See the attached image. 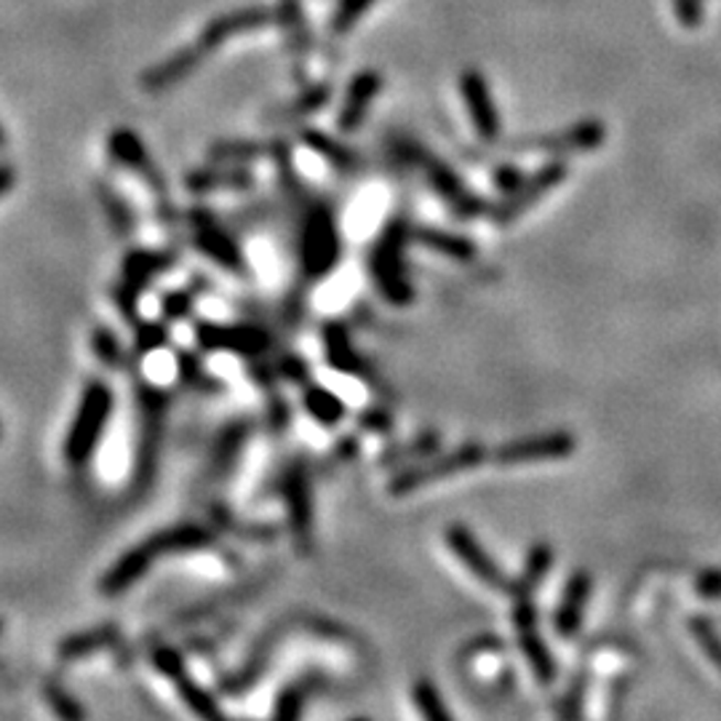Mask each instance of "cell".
<instances>
[{"label": "cell", "mask_w": 721, "mask_h": 721, "mask_svg": "<svg viewBox=\"0 0 721 721\" xmlns=\"http://www.w3.org/2000/svg\"><path fill=\"white\" fill-rule=\"evenodd\" d=\"M214 546H217V532H214L212 527H204V524L198 521L174 524V527H166L161 529V532L144 537L134 548L120 553L116 564L107 569L103 580H99V593L107 599L120 596V593L129 591L131 585H137L139 580L150 572V567H153L155 561L176 553H195V550H206Z\"/></svg>", "instance_id": "6da1fadb"}, {"label": "cell", "mask_w": 721, "mask_h": 721, "mask_svg": "<svg viewBox=\"0 0 721 721\" xmlns=\"http://www.w3.org/2000/svg\"><path fill=\"white\" fill-rule=\"evenodd\" d=\"M112 412H116V394H112L110 385L99 377L88 379L73 422L67 428L65 444H62V454H65V463L69 467L80 471V467L92 463Z\"/></svg>", "instance_id": "7a4b0ae2"}, {"label": "cell", "mask_w": 721, "mask_h": 721, "mask_svg": "<svg viewBox=\"0 0 721 721\" xmlns=\"http://www.w3.org/2000/svg\"><path fill=\"white\" fill-rule=\"evenodd\" d=\"M409 238H412V227L401 217L388 219L369 255L372 281L379 297L394 308H409L415 302V287L409 281L407 259H403Z\"/></svg>", "instance_id": "3957f363"}, {"label": "cell", "mask_w": 721, "mask_h": 721, "mask_svg": "<svg viewBox=\"0 0 721 721\" xmlns=\"http://www.w3.org/2000/svg\"><path fill=\"white\" fill-rule=\"evenodd\" d=\"M169 394L158 385L137 383V407H139V435L134 452V471H131V492L144 495L158 473V454H161L163 428H166Z\"/></svg>", "instance_id": "277c9868"}, {"label": "cell", "mask_w": 721, "mask_h": 721, "mask_svg": "<svg viewBox=\"0 0 721 721\" xmlns=\"http://www.w3.org/2000/svg\"><path fill=\"white\" fill-rule=\"evenodd\" d=\"M300 273L305 281H324L337 268L343 257V238H340L337 217L324 201H313L305 208L300 230Z\"/></svg>", "instance_id": "5b68a950"}, {"label": "cell", "mask_w": 721, "mask_h": 721, "mask_svg": "<svg viewBox=\"0 0 721 721\" xmlns=\"http://www.w3.org/2000/svg\"><path fill=\"white\" fill-rule=\"evenodd\" d=\"M486 458H489V452H486L481 441H465V444L452 449V452H435L433 458L422 460V463L401 467L388 481V495L407 497L412 492L426 489L428 484H435V481L460 476L465 471H476L478 465L486 463Z\"/></svg>", "instance_id": "8992f818"}, {"label": "cell", "mask_w": 721, "mask_h": 721, "mask_svg": "<svg viewBox=\"0 0 721 721\" xmlns=\"http://www.w3.org/2000/svg\"><path fill=\"white\" fill-rule=\"evenodd\" d=\"M398 155L403 158L407 163H412V166L422 169V174H426L428 185L435 190V195H439L444 204L452 208L454 217L460 219H476L481 214H489L492 206L486 204L484 198L476 193H471L467 185L463 180H460V174H454L452 169L446 166L441 158L430 155L426 148H420L417 142H401L398 144Z\"/></svg>", "instance_id": "52a82bcc"}, {"label": "cell", "mask_w": 721, "mask_h": 721, "mask_svg": "<svg viewBox=\"0 0 721 721\" xmlns=\"http://www.w3.org/2000/svg\"><path fill=\"white\" fill-rule=\"evenodd\" d=\"M606 142V126L596 118L578 120L567 129L548 131V134H532L521 139H510L508 144H499L505 153H542L553 158L593 153Z\"/></svg>", "instance_id": "ba28073f"}, {"label": "cell", "mask_w": 721, "mask_h": 721, "mask_svg": "<svg viewBox=\"0 0 721 721\" xmlns=\"http://www.w3.org/2000/svg\"><path fill=\"white\" fill-rule=\"evenodd\" d=\"M567 176H569V166L564 161H559V158H556V161H548L546 166L537 169L535 174L524 176V180L518 182L514 190L505 193L503 201H497V204L492 206V212H489L492 223L514 225L516 219H521L535 204H540L548 193H553V190L567 180Z\"/></svg>", "instance_id": "9c48e42d"}, {"label": "cell", "mask_w": 721, "mask_h": 721, "mask_svg": "<svg viewBox=\"0 0 721 721\" xmlns=\"http://www.w3.org/2000/svg\"><path fill=\"white\" fill-rule=\"evenodd\" d=\"M195 345L204 353H233V356L257 360L273 347V337L255 324H217L198 321L195 324Z\"/></svg>", "instance_id": "30bf717a"}, {"label": "cell", "mask_w": 721, "mask_h": 721, "mask_svg": "<svg viewBox=\"0 0 721 721\" xmlns=\"http://www.w3.org/2000/svg\"><path fill=\"white\" fill-rule=\"evenodd\" d=\"M283 503H287L289 532H292L294 548L300 556H308L313 550L315 540V510H313V489H310L308 463L294 460L283 473Z\"/></svg>", "instance_id": "8fae6325"}, {"label": "cell", "mask_w": 721, "mask_h": 721, "mask_svg": "<svg viewBox=\"0 0 721 721\" xmlns=\"http://www.w3.org/2000/svg\"><path fill=\"white\" fill-rule=\"evenodd\" d=\"M444 540H446V548L452 550V556H458L460 564H463L481 585H486L495 593L510 596V591H514V578H508V572L492 559L489 550L481 546L476 535H473L465 524H449Z\"/></svg>", "instance_id": "7c38bea8"}, {"label": "cell", "mask_w": 721, "mask_h": 721, "mask_svg": "<svg viewBox=\"0 0 721 721\" xmlns=\"http://www.w3.org/2000/svg\"><path fill=\"white\" fill-rule=\"evenodd\" d=\"M187 219L190 230H193V246L201 255L212 259L214 265H219V268L233 276H244L246 270H249L240 244L219 225V219L214 217L212 212H206V208H190Z\"/></svg>", "instance_id": "4fadbf2b"}, {"label": "cell", "mask_w": 721, "mask_h": 721, "mask_svg": "<svg viewBox=\"0 0 721 721\" xmlns=\"http://www.w3.org/2000/svg\"><path fill=\"white\" fill-rule=\"evenodd\" d=\"M150 663H153L155 670H161L172 687L180 692L182 703H185L195 717L201 719H223V708H219V700L214 698L212 692L204 685H198V679H193V674L187 670L185 657H182L180 649L174 647H155L153 655H150Z\"/></svg>", "instance_id": "5bb4252c"}, {"label": "cell", "mask_w": 721, "mask_h": 721, "mask_svg": "<svg viewBox=\"0 0 721 721\" xmlns=\"http://www.w3.org/2000/svg\"><path fill=\"white\" fill-rule=\"evenodd\" d=\"M578 449V439L569 430H548V433L521 435L499 444L489 452L492 463L499 467H514L524 463H540V460H567Z\"/></svg>", "instance_id": "9a60e30c"}, {"label": "cell", "mask_w": 721, "mask_h": 721, "mask_svg": "<svg viewBox=\"0 0 721 721\" xmlns=\"http://www.w3.org/2000/svg\"><path fill=\"white\" fill-rule=\"evenodd\" d=\"M107 155H110L120 169L137 174L139 180L148 185L150 193L158 195V201H161L163 208L169 206L166 204V176L161 174L158 163L150 158L148 148H144L142 137H139L137 131L126 129V126L112 129L110 134H107Z\"/></svg>", "instance_id": "2e32d148"}, {"label": "cell", "mask_w": 721, "mask_h": 721, "mask_svg": "<svg viewBox=\"0 0 721 721\" xmlns=\"http://www.w3.org/2000/svg\"><path fill=\"white\" fill-rule=\"evenodd\" d=\"M270 24H278L276 6L268 9V6H244V9H233L227 14L214 17L212 22H206V28L201 30L198 46L204 49L206 54L217 52L219 46H225L227 41L240 33H255V30L270 28Z\"/></svg>", "instance_id": "e0dca14e"}, {"label": "cell", "mask_w": 721, "mask_h": 721, "mask_svg": "<svg viewBox=\"0 0 721 721\" xmlns=\"http://www.w3.org/2000/svg\"><path fill=\"white\" fill-rule=\"evenodd\" d=\"M460 92H463L467 116L473 120V129L481 142L495 144L499 142V131H503V120H499V110L492 99L489 84L478 69H465L460 78Z\"/></svg>", "instance_id": "ac0fdd59"}, {"label": "cell", "mask_w": 721, "mask_h": 721, "mask_svg": "<svg viewBox=\"0 0 721 721\" xmlns=\"http://www.w3.org/2000/svg\"><path fill=\"white\" fill-rule=\"evenodd\" d=\"M385 78L377 69H360V73L353 75V80L347 84L343 107L337 112V126L343 134H356V131L364 126L366 116H369L372 105L383 92Z\"/></svg>", "instance_id": "d6986e66"}, {"label": "cell", "mask_w": 721, "mask_h": 721, "mask_svg": "<svg viewBox=\"0 0 721 721\" xmlns=\"http://www.w3.org/2000/svg\"><path fill=\"white\" fill-rule=\"evenodd\" d=\"M206 56L208 54L198 46V41L190 43V46H182L180 52L169 54L163 62L144 69L142 78H139V86H142L148 94L169 92V88L180 86L182 80H187L195 69L204 65Z\"/></svg>", "instance_id": "ffe728a7"}, {"label": "cell", "mask_w": 721, "mask_h": 721, "mask_svg": "<svg viewBox=\"0 0 721 721\" xmlns=\"http://www.w3.org/2000/svg\"><path fill=\"white\" fill-rule=\"evenodd\" d=\"M591 593H593L591 572H588V569H578V572H572V578L567 580L564 593H561L559 604H556V610H553L556 636L564 638V642L567 638L578 636V631L583 628Z\"/></svg>", "instance_id": "44dd1931"}, {"label": "cell", "mask_w": 721, "mask_h": 721, "mask_svg": "<svg viewBox=\"0 0 721 721\" xmlns=\"http://www.w3.org/2000/svg\"><path fill=\"white\" fill-rule=\"evenodd\" d=\"M257 185V176L244 166V163H214L212 166H198L185 174V187L193 195L208 193H244Z\"/></svg>", "instance_id": "7402d4cb"}, {"label": "cell", "mask_w": 721, "mask_h": 721, "mask_svg": "<svg viewBox=\"0 0 721 721\" xmlns=\"http://www.w3.org/2000/svg\"><path fill=\"white\" fill-rule=\"evenodd\" d=\"M287 631H289V625H283V620H281V623H276L273 628L265 631L262 638H259V642L255 644V649L249 653V660H246L244 666L236 670V674L227 676V679H225L223 689L227 695L246 692V689H251L259 679H262V674L268 670L270 660H273L278 644L287 638Z\"/></svg>", "instance_id": "603a6c76"}, {"label": "cell", "mask_w": 721, "mask_h": 721, "mask_svg": "<svg viewBox=\"0 0 721 721\" xmlns=\"http://www.w3.org/2000/svg\"><path fill=\"white\" fill-rule=\"evenodd\" d=\"M321 345H324L326 364L332 366L334 372L353 377H372L369 364H366V358L356 351L351 332H347L343 321H326V324L321 326Z\"/></svg>", "instance_id": "cb8c5ba5"}, {"label": "cell", "mask_w": 721, "mask_h": 721, "mask_svg": "<svg viewBox=\"0 0 721 721\" xmlns=\"http://www.w3.org/2000/svg\"><path fill=\"white\" fill-rule=\"evenodd\" d=\"M251 435V422L249 420H233L230 426L223 428V433L217 435L212 449V458H208L206 465V484H219L236 471L238 458L244 454L246 441Z\"/></svg>", "instance_id": "d4e9b609"}, {"label": "cell", "mask_w": 721, "mask_h": 721, "mask_svg": "<svg viewBox=\"0 0 721 721\" xmlns=\"http://www.w3.org/2000/svg\"><path fill=\"white\" fill-rule=\"evenodd\" d=\"M176 265V255L166 249H134L123 257V265H120V273L123 278L120 281L129 289H134L137 294H142L144 289L150 287V281L158 276L169 273Z\"/></svg>", "instance_id": "484cf974"}, {"label": "cell", "mask_w": 721, "mask_h": 721, "mask_svg": "<svg viewBox=\"0 0 721 721\" xmlns=\"http://www.w3.org/2000/svg\"><path fill=\"white\" fill-rule=\"evenodd\" d=\"M441 430H422V433L412 435L409 441H401V444H394L385 449L383 454L377 458V465L383 471H401V467H409L415 463H422V460L433 458L435 452L441 449Z\"/></svg>", "instance_id": "4316f807"}, {"label": "cell", "mask_w": 721, "mask_h": 721, "mask_svg": "<svg viewBox=\"0 0 721 721\" xmlns=\"http://www.w3.org/2000/svg\"><path fill=\"white\" fill-rule=\"evenodd\" d=\"M118 638H120V628L116 623L94 625V628L80 631V634L62 638V642L56 644V655H60V660H65V663L84 660V657H88V655L110 649Z\"/></svg>", "instance_id": "83f0119b"}, {"label": "cell", "mask_w": 721, "mask_h": 721, "mask_svg": "<svg viewBox=\"0 0 721 721\" xmlns=\"http://www.w3.org/2000/svg\"><path fill=\"white\" fill-rule=\"evenodd\" d=\"M412 240H417L426 249L435 251V255L454 259V262H473L478 257V246L473 244L467 236H460V233L441 230V227H412Z\"/></svg>", "instance_id": "f1b7e54d"}, {"label": "cell", "mask_w": 721, "mask_h": 721, "mask_svg": "<svg viewBox=\"0 0 721 721\" xmlns=\"http://www.w3.org/2000/svg\"><path fill=\"white\" fill-rule=\"evenodd\" d=\"M300 142L305 144L310 153L324 158L329 166H334L337 172L353 174L360 169V155L356 153V150L347 148V144L340 142V139L326 134V131L308 126V129L300 131Z\"/></svg>", "instance_id": "f546056e"}, {"label": "cell", "mask_w": 721, "mask_h": 721, "mask_svg": "<svg viewBox=\"0 0 721 721\" xmlns=\"http://www.w3.org/2000/svg\"><path fill=\"white\" fill-rule=\"evenodd\" d=\"M278 24L287 30L289 37V54L294 56V62H308L310 49H313V33H310V22L305 9H302L300 0H278L276 3Z\"/></svg>", "instance_id": "4dcf8cb0"}, {"label": "cell", "mask_w": 721, "mask_h": 721, "mask_svg": "<svg viewBox=\"0 0 721 721\" xmlns=\"http://www.w3.org/2000/svg\"><path fill=\"white\" fill-rule=\"evenodd\" d=\"M302 409H305L321 428H337L347 417L343 398L319 383H305V388H302Z\"/></svg>", "instance_id": "1f68e13d"}, {"label": "cell", "mask_w": 721, "mask_h": 721, "mask_svg": "<svg viewBox=\"0 0 721 721\" xmlns=\"http://www.w3.org/2000/svg\"><path fill=\"white\" fill-rule=\"evenodd\" d=\"M518 634V647H521L524 657H527V666L532 668L535 681L540 687H550L559 676V668H556L553 655H550V647L546 644V638L540 636L537 628H524L516 631Z\"/></svg>", "instance_id": "d6a6232c"}, {"label": "cell", "mask_w": 721, "mask_h": 721, "mask_svg": "<svg viewBox=\"0 0 721 721\" xmlns=\"http://www.w3.org/2000/svg\"><path fill=\"white\" fill-rule=\"evenodd\" d=\"M550 567H553V548L548 542H535L529 548L527 559H524V569L514 580V591H510V599H532V593L546 583Z\"/></svg>", "instance_id": "836d02e7"}, {"label": "cell", "mask_w": 721, "mask_h": 721, "mask_svg": "<svg viewBox=\"0 0 721 721\" xmlns=\"http://www.w3.org/2000/svg\"><path fill=\"white\" fill-rule=\"evenodd\" d=\"M332 94H334V88L329 80L310 84L302 88L300 94H297L292 103L283 105L273 118L278 120V123H294V120H305L310 116H315L319 110H324V107L332 103Z\"/></svg>", "instance_id": "e575fe53"}, {"label": "cell", "mask_w": 721, "mask_h": 721, "mask_svg": "<svg viewBox=\"0 0 721 721\" xmlns=\"http://www.w3.org/2000/svg\"><path fill=\"white\" fill-rule=\"evenodd\" d=\"M97 198H99V206H103L107 223L112 227V233H116L118 238H129L137 227L134 208L129 206V201H126L123 195L105 180L97 182Z\"/></svg>", "instance_id": "d590c367"}, {"label": "cell", "mask_w": 721, "mask_h": 721, "mask_svg": "<svg viewBox=\"0 0 721 721\" xmlns=\"http://www.w3.org/2000/svg\"><path fill=\"white\" fill-rule=\"evenodd\" d=\"M321 685V679L315 674L310 676H300V679L292 681V685H287L278 692L276 698V706H273V719H281V721H292V719H300L302 711H305L308 700L313 698L315 687Z\"/></svg>", "instance_id": "8d00e7d4"}, {"label": "cell", "mask_w": 721, "mask_h": 721, "mask_svg": "<svg viewBox=\"0 0 721 721\" xmlns=\"http://www.w3.org/2000/svg\"><path fill=\"white\" fill-rule=\"evenodd\" d=\"M262 155H270V142H257V139H217L206 150L208 161L244 163V166Z\"/></svg>", "instance_id": "74e56055"}, {"label": "cell", "mask_w": 721, "mask_h": 721, "mask_svg": "<svg viewBox=\"0 0 721 721\" xmlns=\"http://www.w3.org/2000/svg\"><path fill=\"white\" fill-rule=\"evenodd\" d=\"M92 347L97 353V358L103 360L107 369H129L131 356L126 353V347L120 345L116 332H110L107 326H97L92 332Z\"/></svg>", "instance_id": "f35d334b"}, {"label": "cell", "mask_w": 721, "mask_h": 721, "mask_svg": "<svg viewBox=\"0 0 721 721\" xmlns=\"http://www.w3.org/2000/svg\"><path fill=\"white\" fill-rule=\"evenodd\" d=\"M131 332H134V353L139 358L150 356V353L155 351H163V347L172 343V332H169V326L163 324V321L142 319L131 326Z\"/></svg>", "instance_id": "ab89813d"}, {"label": "cell", "mask_w": 721, "mask_h": 721, "mask_svg": "<svg viewBox=\"0 0 721 721\" xmlns=\"http://www.w3.org/2000/svg\"><path fill=\"white\" fill-rule=\"evenodd\" d=\"M412 700H415L417 711H420L422 719H430V721H449V719H452V713H449L444 700H441V692L435 689L433 681L426 679V676L415 681Z\"/></svg>", "instance_id": "60d3db41"}, {"label": "cell", "mask_w": 721, "mask_h": 721, "mask_svg": "<svg viewBox=\"0 0 721 721\" xmlns=\"http://www.w3.org/2000/svg\"><path fill=\"white\" fill-rule=\"evenodd\" d=\"M689 634L695 636L698 647L703 649L708 660L713 663V668L721 674V634H719L717 625H713L711 620L703 615H695V617H689Z\"/></svg>", "instance_id": "b9f144b4"}, {"label": "cell", "mask_w": 721, "mask_h": 721, "mask_svg": "<svg viewBox=\"0 0 721 721\" xmlns=\"http://www.w3.org/2000/svg\"><path fill=\"white\" fill-rule=\"evenodd\" d=\"M375 3L377 0H337L332 19H329V30L334 35H347Z\"/></svg>", "instance_id": "7bdbcfd3"}, {"label": "cell", "mask_w": 721, "mask_h": 721, "mask_svg": "<svg viewBox=\"0 0 721 721\" xmlns=\"http://www.w3.org/2000/svg\"><path fill=\"white\" fill-rule=\"evenodd\" d=\"M176 366H180V379L185 385H190V388H198V390H219V388H223L217 379L208 375L204 360H201L198 356H193V353L180 351Z\"/></svg>", "instance_id": "ee69618b"}, {"label": "cell", "mask_w": 721, "mask_h": 721, "mask_svg": "<svg viewBox=\"0 0 721 721\" xmlns=\"http://www.w3.org/2000/svg\"><path fill=\"white\" fill-rule=\"evenodd\" d=\"M43 692H46V703L52 706V711L60 719H65V721H80V719L86 717V711H84V708H80L78 700H75L65 687L56 685V681H49Z\"/></svg>", "instance_id": "f6af8a7d"}, {"label": "cell", "mask_w": 721, "mask_h": 721, "mask_svg": "<svg viewBox=\"0 0 721 721\" xmlns=\"http://www.w3.org/2000/svg\"><path fill=\"white\" fill-rule=\"evenodd\" d=\"M585 689H588V670H578L572 679V685L564 695H561V703L556 708L561 719H578L583 713V700H585Z\"/></svg>", "instance_id": "bcb514c9"}, {"label": "cell", "mask_w": 721, "mask_h": 721, "mask_svg": "<svg viewBox=\"0 0 721 721\" xmlns=\"http://www.w3.org/2000/svg\"><path fill=\"white\" fill-rule=\"evenodd\" d=\"M195 308V292L193 289H174L166 292L161 300V313L166 321H182L193 313Z\"/></svg>", "instance_id": "7dc6e473"}, {"label": "cell", "mask_w": 721, "mask_h": 721, "mask_svg": "<svg viewBox=\"0 0 721 721\" xmlns=\"http://www.w3.org/2000/svg\"><path fill=\"white\" fill-rule=\"evenodd\" d=\"M217 521L223 524L225 529H230V532H236L238 537H246V540H273L278 537L281 529L276 527V524H249V521H233L230 516L217 514Z\"/></svg>", "instance_id": "c3c4849f"}, {"label": "cell", "mask_w": 721, "mask_h": 721, "mask_svg": "<svg viewBox=\"0 0 721 721\" xmlns=\"http://www.w3.org/2000/svg\"><path fill=\"white\" fill-rule=\"evenodd\" d=\"M358 428L366 430V433L385 435L394 430V415L385 407H369L358 415Z\"/></svg>", "instance_id": "681fc988"}, {"label": "cell", "mask_w": 721, "mask_h": 721, "mask_svg": "<svg viewBox=\"0 0 721 721\" xmlns=\"http://www.w3.org/2000/svg\"><path fill=\"white\" fill-rule=\"evenodd\" d=\"M695 593L706 601H719L721 599V569H700L698 578H695Z\"/></svg>", "instance_id": "f907efd6"}, {"label": "cell", "mask_w": 721, "mask_h": 721, "mask_svg": "<svg viewBox=\"0 0 721 721\" xmlns=\"http://www.w3.org/2000/svg\"><path fill=\"white\" fill-rule=\"evenodd\" d=\"M674 11L681 28L698 30L703 24V0H674Z\"/></svg>", "instance_id": "816d5d0a"}, {"label": "cell", "mask_w": 721, "mask_h": 721, "mask_svg": "<svg viewBox=\"0 0 721 721\" xmlns=\"http://www.w3.org/2000/svg\"><path fill=\"white\" fill-rule=\"evenodd\" d=\"M276 369H278V375H281L283 379H289V383H310L308 364L300 356H292V353L278 360Z\"/></svg>", "instance_id": "f5cc1de1"}, {"label": "cell", "mask_w": 721, "mask_h": 721, "mask_svg": "<svg viewBox=\"0 0 721 721\" xmlns=\"http://www.w3.org/2000/svg\"><path fill=\"white\" fill-rule=\"evenodd\" d=\"M289 422H292L289 403L281 401V398H273V403H270V426H273V430H287Z\"/></svg>", "instance_id": "db71d44e"}, {"label": "cell", "mask_w": 721, "mask_h": 721, "mask_svg": "<svg viewBox=\"0 0 721 721\" xmlns=\"http://www.w3.org/2000/svg\"><path fill=\"white\" fill-rule=\"evenodd\" d=\"M358 449H360V444H358L356 435H343V439L337 441V446H334V454H337V460H343L345 463V460L356 458Z\"/></svg>", "instance_id": "11a10c76"}, {"label": "cell", "mask_w": 721, "mask_h": 721, "mask_svg": "<svg viewBox=\"0 0 721 721\" xmlns=\"http://www.w3.org/2000/svg\"><path fill=\"white\" fill-rule=\"evenodd\" d=\"M521 180H524V176L518 174L514 166H499L497 172H495V182H497L499 187H505V190H514Z\"/></svg>", "instance_id": "9f6ffc18"}, {"label": "cell", "mask_w": 721, "mask_h": 721, "mask_svg": "<svg viewBox=\"0 0 721 721\" xmlns=\"http://www.w3.org/2000/svg\"><path fill=\"white\" fill-rule=\"evenodd\" d=\"M17 182V169L9 161H0V195L9 193Z\"/></svg>", "instance_id": "6f0895ef"}, {"label": "cell", "mask_w": 721, "mask_h": 721, "mask_svg": "<svg viewBox=\"0 0 721 721\" xmlns=\"http://www.w3.org/2000/svg\"><path fill=\"white\" fill-rule=\"evenodd\" d=\"M6 144H9V134H6V129H3V123H0V150L6 148Z\"/></svg>", "instance_id": "680465c9"}, {"label": "cell", "mask_w": 721, "mask_h": 721, "mask_svg": "<svg viewBox=\"0 0 721 721\" xmlns=\"http://www.w3.org/2000/svg\"><path fill=\"white\" fill-rule=\"evenodd\" d=\"M0 634H3V620H0Z\"/></svg>", "instance_id": "91938a15"}]
</instances>
